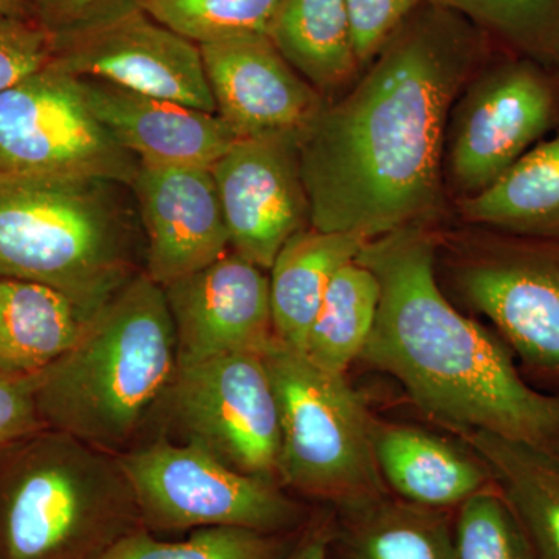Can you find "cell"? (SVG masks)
<instances>
[{
	"label": "cell",
	"instance_id": "31",
	"mask_svg": "<svg viewBox=\"0 0 559 559\" xmlns=\"http://www.w3.org/2000/svg\"><path fill=\"white\" fill-rule=\"evenodd\" d=\"M355 36L356 53L364 69L385 40L411 16L423 0H345Z\"/></svg>",
	"mask_w": 559,
	"mask_h": 559
},
{
	"label": "cell",
	"instance_id": "10",
	"mask_svg": "<svg viewBox=\"0 0 559 559\" xmlns=\"http://www.w3.org/2000/svg\"><path fill=\"white\" fill-rule=\"evenodd\" d=\"M159 437L280 484L277 400L261 355L231 353L179 364L148 440Z\"/></svg>",
	"mask_w": 559,
	"mask_h": 559
},
{
	"label": "cell",
	"instance_id": "5",
	"mask_svg": "<svg viewBox=\"0 0 559 559\" xmlns=\"http://www.w3.org/2000/svg\"><path fill=\"white\" fill-rule=\"evenodd\" d=\"M142 527L117 455L53 429L0 450V559H98Z\"/></svg>",
	"mask_w": 559,
	"mask_h": 559
},
{
	"label": "cell",
	"instance_id": "32",
	"mask_svg": "<svg viewBox=\"0 0 559 559\" xmlns=\"http://www.w3.org/2000/svg\"><path fill=\"white\" fill-rule=\"evenodd\" d=\"M36 24L50 36L69 35L138 9V0H27Z\"/></svg>",
	"mask_w": 559,
	"mask_h": 559
},
{
	"label": "cell",
	"instance_id": "3",
	"mask_svg": "<svg viewBox=\"0 0 559 559\" xmlns=\"http://www.w3.org/2000/svg\"><path fill=\"white\" fill-rule=\"evenodd\" d=\"M179 355L164 288L140 272L35 377L44 428L120 455L148 440Z\"/></svg>",
	"mask_w": 559,
	"mask_h": 559
},
{
	"label": "cell",
	"instance_id": "4",
	"mask_svg": "<svg viewBox=\"0 0 559 559\" xmlns=\"http://www.w3.org/2000/svg\"><path fill=\"white\" fill-rule=\"evenodd\" d=\"M123 183L28 179L0 189V278L64 294L92 318L145 267Z\"/></svg>",
	"mask_w": 559,
	"mask_h": 559
},
{
	"label": "cell",
	"instance_id": "6",
	"mask_svg": "<svg viewBox=\"0 0 559 559\" xmlns=\"http://www.w3.org/2000/svg\"><path fill=\"white\" fill-rule=\"evenodd\" d=\"M261 358L277 400L280 485L331 509L388 492L371 443L373 415L347 374L320 369L277 337Z\"/></svg>",
	"mask_w": 559,
	"mask_h": 559
},
{
	"label": "cell",
	"instance_id": "14",
	"mask_svg": "<svg viewBox=\"0 0 559 559\" xmlns=\"http://www.w3.org/2000/svg\"><path fill=\"white\" fill-rule=\"evenodd\" d=\"M178 341L179 364L261 355L275 337L270 272L234 250L164 286Z\"/></svg>",
	"mask_w": 559,
	"mask_h": 559
},
{
	"label": "cell",
	"instance_id": "28",
	"mask_svg": "<svg viewBox=\"0 0 559 559\" xmlns=\"http://www.w3.org/2000/svg\"><path fill=\"white\" fill-rule=\"evenodd\" d=\"M140 9L198 46L264 33L280 0H138Z\"/></svg>",
	"mask_w": 559,
	"mask_h": 559
},
{
	"label": "cell",
	"instance_id": "7",
	"mask_svg": "<svg viewBox=\"0 0 559 559\" xmlns=\"http://www.w3.org/2000/svg\"><path fill=\"white\" fill-rule=\"evenodd\" d=\"M436 274L530 370L559 381V241L437 227Z\"/></svg>",
	"mask_w": 559,
	"mask_h": 559
},
{
	"label": "cell",
	"instance_id": "24",
	"mask_svg": "<svg viewBox=\"0 0 559 559\" xmlns=\"http://www.w3.org/2000/svg\"><path fill=\"white\" fill-rule=\"evenodd\" d=\"M460 439L487 463L524 530L533 559H559V457L487 432H466Z\"/></svg>",
	"mask_w": 559,
	"mask_h": 559
},
{
	"label": "cell",
	"instance_id": "22",
	"mask_svg": "<svg viewBox=\"0 0 559 559\" xmlns=\"http://www.w3.org/2000/svg\"><path fill=\"white\" fill-rule=\"evenodd\" d=\"M87 322L57 289L0 278V373L36 377L80 341Z\"/></svg>",
	"mask_w": 559,
	"mask_h": 559
},
{
	"label": "cell",
	"instance_id": "26",
	"mask_svg": "<svg viewBox=\"0 0 559 559\" xmlns=\"http://www.w3.org/2000/svg\"><path fill=\"white\" fill-rule=\"evenodd\" d=\"M455 11L500 49L559 68V0H426Z\"/></svg>",
	"mask_w": 559,
	"mask_h": 559
},
{
	"label": "cell",
	"instance_id": "33",
	"mask_svg": "<svg viewBox=\"0 0 559 559\" xmlns=\"http://www.w3.org/2000/svg\"><path fill=\"white\" fill-rule=\"evenodd\" d=\"M44 428L35 399V377L0 373V450Z\"/></svg>",
	"mask_w": 559,
	"mask_h": 559
},
{
	"label": "cell",
	"instance_id": "11",
	"mask_svg": "<svg viewBox=\"0 0 559 559\" xmlns=\"http://www.w3.org/2000/svg\"><path fill=\"white\" fill-rule=\"evenodd\" d=\"M0 159L22 178L128 187L140 167L92 114L76 76L50 66L0 92Z\"/></svg>",
	"mask_w": 559,
	"mask_h": 559
},
{
	"label": "cell",
	"instance_id": "16",
	"mask_svg": "<svg viewBox=\"0 0 559 559\" xmlns=\"http://www.w3.org/2000/svg\"><path fill=\"white\" fill-rule=\"evenodd\" d=\"M216 116L237 139L301 131L325 98L264 33L200 46Z\"/></svg>",
	"mask_w": 559,
	"mask_h": 559
},
{
	"label": "cell",
	"instance_id": "30",
	"mask_svg": "<svg viewBox=\"0 0 559 559\" xmlns=\"http://www.w3.org/2000/svg\"><path fill=\"white\" fill-rule=\"evenodd\" d=\"M51 36L35 21L0 13V92L50 64Z\"/></svg>",
	"mask_w": 559,
	"mask_h": 559
},
{
	"label": "cell",
	"instance_id": "34",
	"mask_svg": "<svg viewBox=\"0 0 559 559\" xmlns=\"http://www.w3.org/2000/svg\"><path fill=\"white\" fill-rule=\"evenodd\" d=\"M331 522L333 509L316 506L310 522L301 530L293 549L282 559H329Z\"/></svg>",
	"mask_w": 559,
	"mask_h": 559
},
{
	"label": "cell",
	"instance_id": "35",
	"mask_svg": "<svg viewBox=\"0 0 559 559\" xmlns=\"http://www.w3.org/2000/svg\"><path fill=\"white\" fill-rule=\"evenodd\" d=\"M0 13L21 20L35 21L27 0H0Z\"/></svg>",
	"mask_w": 559,
	"mask_h": 559
},
{
	"label": "cell",
	"instance_id": "18",
	"mask_svg": "<svg viewBox=\"0 0 559 559\" xmlns=\"http://www.w3.org/2000/svg\"><path fill=\"white\" fill-rule=\"evenodd\" d=\"M371 443L390 495L414 506L454 511L496 487L487 463L468 444L459 447L429 430L373 417Z\"/></svg>",
	"mask_w": 559,
	"mask_h": 559
},
{
	"label": "cell",
	"instance_id": "21",
	"mask_svg": "<svg viewBox=\"0 0 559 559\" xmlns=\"http://www.w3.org/2000/svg\"><path fill=\"white\" fill-rule=\"evenodd\" d=\"M267 36L325 100L362 73L345 0H280Z\"/></svg>",
	"mask_w": 559,
	"mask_h": 559
},
{
	"label": "cell",
	"instance_id": "36",
	"mask_svg": "<svg viewBox=\"0 0 559 559\" xmlns=\"http://www.w3.org/2000/svg\"><path fill=\"white\" fill-rule=\"evenodd\" d=\"M22 180H28V178H22V176L16 175L5 162L0 159V189H5V187L22 182Z\"/></svg>",
	"mask_w": 559,
	"mask_h": 559
},
{
	"label": "cell",
	"instance_id": "20",
	"mask_svg": "<svg viewBox=\"0 0 559 559\" xmlns=\"http://www.w3.org/2000/svg\"><path fill=\"white\" fill-rule=\"evenodd\" d=\"M454 210L466 226L559 241V131Z\"/></svg>",
	"mask_w": 559,
	"mask_h": 559
},
{
	"label": "cell",
	"instance_id": "9",
	"mask_svg": "<svg viewBox=\"0 0 559 559\" xmlns=\"http://www.w3.org/2000/svg\"><path fill=\"white\" fill-rule=\"evenodd\" d=\"M559 131V68L499 49L460 92L444 142V186L455 200L491 186Z\"/></svg>",
	"mask_w": 559,
	"mask_h": 559
},
{
	"label": "cell",
	"instance_id": "29",
	"mask_svg": "<svg viewBox=\"0 0 559 559\" xmlns=\"http://www.w3.org/2000/svg\"><path fill=\"white\" fill-rule=\"evenodd\" d=\"M452 540L454 559H533L524 530L498 487L454 510Z\"/></svg>",
	"mask_w": 559,
	"mask_h": 559
},
{
	"label": "cell",
	"instance_id": "15",
	"mask_svg": "<svg viewBox=\"0 0 559 559\" xmlns=\"http://www.w3.org/2000/svg\"><path fill=\"white\" fill-rule=\"evenodd\" d=\"M130 190L145 241L143 272L162 288L229 252V230L210 168L140 162Z\"/></svg>",
	"mask_w": 559,
	"mask_h": 559
},
{
	"label": "cell",
	"instance_id": "13",
	"mask_svg": "<svg viewBox=\"0 0 559 559\" xmlns=\"http://www.w3.org/2000/svg\"><path fill=\"white\" fill-rule=\"evenodd\" d=\"M299 135L285 131L238 139L210 168L230 249L267 272L283 246L311 227Z\"/></svg>",
	"mask_w": 559,
	"mask_h": 559
},
{
	"label": "cell",
	"instance_id": "27",
	"mask_svg": "<svg viewBox=\"0 0 559 559\" xmlns=\"http://www.w3.org/2000/svg\"><path fill=\"white\" fill-rule=\"evenodd\" d=\"M299 533L270 535L237 527H209L190 532L182 540H165L145 527L121 538L98 559H282Z\"/></svg>",
	"mask_w": 559,
	"mask_h": 559
},
{
	"label": "cell",
	"instance_id": "25",
	"mask_svg": "<svg viewBox=\"0 0 559 559\" xmlns=\"http://www.w3.org/2000/svg\"><path fill=\"white\" fill-rule=\"evenodd\" d=\"M380 300L377 275L356 260L344 264L325 290L304 355L320 369L347 374L369 342Z\"/></svg>",
	"mask_w": 559,
	"mask_h": 559
},
{
	"label": "cell",
	"instance_id": "8",
	"mask_svg": "<svg viewBox=\"0 0 559 559\" xmlns=\"http://www.w3.org/2000/svg\"><path fill=\"white\" fill-rule=\"evenodd\" d=\"M117 457L134 489L143 527L157 536L209 527L293 535L314 513L316 506L277 481L238 473L162 437Z\"/></svg>",
	"mask_w": 559,
	"mask_h": 559
},
{
	"label": "cell",
	"instance_id": "2",
	"mask_svg": "<svg viewBox=\"0 0 559 559\" xmlns=\"http://www.w3.org/2000/svg\"><path fill=\"white\" fill-rule=\"evenodd\" d=\"M437 227H406L364 245L356 261L381 285L359 360L399 381L430 419L559 457V395L521 377L498 333L460 311L436 274Z\"/></svg>",
	"mask_w": 559,
	"mask_h": 559
},
{
	"label": "cell",
	"instance_id": "12",
	"mask_svg": "<svg viewBox=\"0 0 559 559\" xmlns=\"http://www.w3.org/2000/svg\"><path fill=\"white\" fill-rule=\"evenodd\" d=\"M50 68L216 114L200 46L140 9L51 36Z\"/></svg>",
	"mask_w": 559,
	"mask_h": 559
},
{
	"label": "cell",
	"instance_id": "17",
	"mask_svg": "<svg viewBox=\"0 0 559 559\" xmlns=\"http://www.w3.org/2000/svg\"><path fill=\"white\" fill-rule=\"evenodd\" d=\"M76 80L92 114L142 164L212 168L238 140L216 114L108 81Z\"/></svg>",
	"mask_w": 559,
	"mask_h": 559
},
{
	"label": "cell",
	"instance_id": "23",
	"mask_svg": "<svg viewBox=\"0 0 559 559\" xmlns=\"http://www.w3.org/2000/svg\"><path fill=\"white\" fill-rule=\"evenodd\" d=\"M367 240L308 227L282 250L270 270L272 323L277 340L305 353L308 333L336 271L356 260Z\"/></svg>",
	"mask_w": 559,
	"mask_h": 559
},
{
	"label": "cell",
	"instance_id": "1",
	"mask_svg": "<svg viewBox=\"0 0 559 559\" xmlns=\"http://www.w3.org/2000/svg\"><path fill=\"white\" fill-rule=\"evenodd\" d=\"M499 49L455 11L423 0L356 83L300 131L312 229L369 241L440 227L451 109Z\"/></svg>",
	"mask_w": 559,
	"mask_h": 559
},
{
	"label": "cell",
	"instance_id": "19",
	"mask_svg": "<svg viewBox=\"0 0 559 559\" xmlns=\"http://www.w3.org/2000/svg\"><path fill=\"white\" fill-rule=\"evenodd\" d=\"M454 511L384 495L333 509L329 559H454Z\"/></svg>",
	"mask_w": 559,
	"mask_h": 559
}]
</instances>
